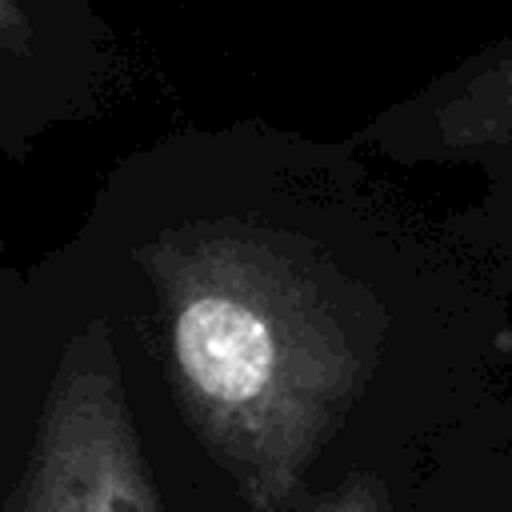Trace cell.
Wrapping results in <instances>:
<instances>
[{"instance_id": "3957f363", "label": "cell", "mask_w": 512, "mask_h": 512, "mask_svg": "<svg viewBox=\"0 0 512 512\" xmlns=\"http://www.w3.org/2000/svg\"><path fill=\"white\" fill-rule=\"evenodd\" d=\"M348 144L392 164L472 168L476 200L448 228L476 260L512 268V36L396 100Z\"/></svg>"}, {"instance_id": "6da1fadb", "label": "cell", "mask_w": 512, "mask_h": 512, "mask_svg": "<svg viewBox=\"0 0 512 512\" xmlns=\"http://www.w3.org/2000/svg\"><path fill=\"white\" fill-rule=\"evenodd\" d=\"M56 256L148 352L248 512L300 508L420 296L476 260L360 148L268 120L132 148Z\"/></svg>"}, {"instance_id": "7a4b0ae2", "label": "cell", "mask_w": 512, "mask_h": 512, "mask_svg": "<svg viewBox=\"0 0 512 512\" xmlns=\"http://www.w3.org/2000/svg\"><path fill=\"white\" fill-rule=\"evenodd\" d=\"M32 288L48 352L4 512H164L112 316L56 252L32 272Z\"/></svg>"}, {"instance_id": "8992f818", "label": "cell", "mask_w": 512, "mask_h": 512, "mask_svg": "<svg viewBox=\"0 0 512 512\" xmlns=\"http://www.w3.org/2000/svg\"><path fill=\"white\" fill-rule=\"evenodd\" d=\"M24 304H28V280L8 264L4 244H0V328L8 320H16L24 312Z\"/></svg>"}, {"instance_id": "5b68a950", "label": "cell", "mask_w": 512, "mask_h": 512, "mask_svg": "<svg viewBox=\"0 0 512 512\" xmlns=\"http://www.w3.org/2000/svg\"><path fill=\"white\" fill-rule=\"evenodd\" d=\"M300 512H392V492L376 472H352Z\"/></svg>"}, {"instance_id": "277c9868", "label": "cell", "mask_w": 512, "mask_h": 512, "mask_svg": "<svg viewBox=\"0 0 512 512\" xmlns=\"http://www.w3.org/2000/svg\"><path fill=\"white\" fill-rule=\"evenodd\" d=\"M120 76L108 20L92 0H0V152L96 120Z\"/></svg>"}]
</instances>
